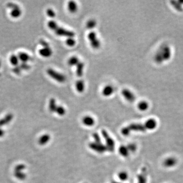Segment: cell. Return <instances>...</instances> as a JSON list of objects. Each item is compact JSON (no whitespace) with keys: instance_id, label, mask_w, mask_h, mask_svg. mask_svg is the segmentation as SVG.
I'll return each mask as SVG.
<instances>
[{"instance_id":"cell-1","label":"cell","mask_w":183,"mask_h":183,"mask_svg":"<svg viewBox=\"0 0 183 183\" xmlns=\"http://www.w3.org/2000/svg\"><path fill=\"white\" fill-rule=\"evenodd\" d=\"M145 125L140 124H132L127 127L123 128L122 130L123 135L127 136L132 131H133L144 132L147 130Z\"/></svg>"},{"instance_id":"cell-2","label":"cell","mask_w":183,"mask_h":183,"mask_svg":"<svg viewBox=\"0 0 183 183\" xmlns=\"http://www.w3.org/2000/svg\"><path fill=\"white\" fill-rule=\"evenodd\" d=\"M46 72L51 78H53V80L58 83H64L66 81V76L62 73L57 71L53 69H48L46 71Z\"/></svg>"},{"instance_id":"cell-3","label":"cell","mask_w":183,"mask_h":183,"mask_svg":"<svg viewBox=\"0 0 183 183\" xmlns=\"http://www.w3.org/2000/svg\"><path fill=\"white\" fill-rule=\"evenodd\" d=\"M88 39L89 41L91 47L95 49H98L101 46V42L98 39L97 34L95 32L92 31L88 35Z\"/></svg>"},{"instance_id":"cell-4","label":"cell","mask_w":183,"mask_h":183,"mask_svg":"<svg viewBox=\"0 0 183 183\" xmlns=\"http://www.w3.org/2000/svg\"><path fill=\"white\" fill-rule=\"evenodd\" d=\"M53 31H54L56 35L59 36L66 37L67 38L74 37L75 36L74 32L62 27H59L58 25L56 27Z\"/></svg>"},{"instance_id":"cell-5","label":"cell","mask_w":183,"mask_h":183,"mask_svg":"<svg viewBox=\"0 0 183 183\" xmlns=\"http://www.w3.org/2000/svg\"><path fill=\"white\" fill-rule=\"evenodd\" d=\"M102 134L104 138L105 139L106 142V148L110 152H112L115 149V141L113 140L109 136V135L107 133V132L104 130L102 131Z\"/></svg>"},{"instance_id":"cell-6","label":"cell","mask_w":183,"mask_h":183,"mask_svg":"<svg viewBox=\"0 0 183 183\" xmlns=\"http://www.w3.org/2000/svg\"><path fill=\"white\" fill-rule=\"evenodd\" d=\"M122 95L129 102H133L135 100V96L134 93L128 89H124L122 90Z\"/></svg>"},{"instance_id":"cell-7","label":"cell","mask_w":183,"mask_h":183,"mask_svg":"<svg viewBox=\"0 0 183 183\" xmlns=\"http://www.w3.org/2000/svg\"><path fill=\"white\" fill-rule=\"evenodd\" d=\"M39 53L41 56L44 57H49L52 56L53 53V52L52 48L49 47L42 48L41 49L39 50Z\"/></svg>"},{"instance_id":"cell-8","label":"cell","mask_w":183,"mask_h":183,"mask_svg":"<svg viewBox=\"0 0 183 183\" xmlns=\"http://www.w3.org/2000/svg\"><path fill=\"white\" fill-rule=\"evenodd\" d=\"M115 91L113 87L111 85H106L102 89V94L103 96L108 97L111 96Z\"/></svg>"},{"instance_id":"cell-9","label":"cell","mask_w":183,"mask_h":183,"mask_svg":"<svg viewBox=\"0 0 183 183\" xmlns=\"http://www.w3.org/2000/svg\"><path fill=\"white\" fill-rule=\"evenodd\" d=\"M67 9L70 13H75L78 10V5L77 3L73 1L68 2L67 4Z\"/></svg>"},{"instance_id":"cell-10","label":"cell","mask_w":183,"mask_h":183,"mask_svg":"<svg viewBox=\"0 0 183 183\" xmlns=\"http://www.w3.org/2000/svg\"><path fill=\"white\" fill-rule=\"evenodd\" d=\"M76 74L78 77H81L84 74L85 64L83 62H80V63L75 66Z\"/></svg>"},{"instance_id":"cell-11","label":"cell","mask_w":183,"mask_h":183,"mask_svg":"<svg viewBox=\"0 0 183 183\" xmlns=\"http://www.w3.org/2000/svg\"><path fill=\"white\" fill-rule=\"evenodd\" d=\"M177 160L174 157H169L167 158L164 161V165L167 167H172L176 165Z\"/></svg>"},{"instance_id":"cell-12","label":"cell","mask_w":183,"mask_h":183,"mask_svg":"<svg viewBox=\"0 0 183 183\" xmlns=\"http://www.w3.org/2000/svg\"><path fill=\"white\" fill-rule=\"evenodd\" d=\"M83 123L85 126L91 127L95 124V120L92 117L86 116L83 117Z\"/></svg>"},{"instance_id":"cell-13","label":"cell","mask_w":183,"mask_h":183,"mask_svg":"<svg viewBox=\"0 0 183 183\" xmlns=\"http://www.w3.org/2000/svg\"><path fill=\"white\" fill-rule=\"evenodd\" d=\"M156 121L154 119H149L147 122L144 123L147 130H153L157 127Z\"/></svg>"},{"instance_id":"cell-14","label":"cell","mask_w":183,"mask_h":183,"mask_svg":"<svg viewBox=\"0 0 183 183\" xmlns=\"http://www.w3.org/2000/svg\"><path fill=\"white\" fill-rule=\"evenodd\" d=\"M75 88L76 91L80 93L84 92L85 89V84L83 80H78L75 83Z\"/></svg>"},{"instance_id":"cell-15","label":"cell","mask_w":183,"mask_h":183,"mask_svg":"<svg viewBox=\"0 0 183 183\" xmlns=\"http://www.w3.org/2000/svg\"><path fill=\"white\" fill-rule=\"evenodd\" d=\"M147 172L145 168H143L141 173L138 176V183H147Z\"/></svg>"},{"instance_id":"cell-16","label":"cell","mask_w":183,"mask_h":183,"mask_svg":"<svg viewBox=\"0 0 183 183\" xmlns=\"http://www.w3.org/2000/svg\"><path fill=\"white\" fill-rule=\"evenodd\" d=\"M17 57L19 60L22 62V63H27V62L31 60V57L28 55V53L24 52L19 53Z\"/></svg>"},{"instance_id":"cell-17","label":"cell","mask_w":183,"mask_h":183,"mask_svg":"<svg viewBox=\"0 0 183 183\" xmlns=\"http://www.w3.org/2000/svg\"><path fill=\"white\" fill-rule=\"evenodd\" d=\"M80 59L76 56H72L68 59L67 63L69 66H76L80 63Z\"/></svg>"},{"instance_id":"cell-18","label":"cell","mask_w":183,"mask_h":183,"mask_svg":"<svg viewBox=\"0 0 183 183\" xmlns=\"http://www.w3.org/2000/svg\"><path fill=\"white\" fill-rule=\"evenodd\" d=\"M22 14V11L20 7L16 8L13 9L11 10L10 15L13 18H17L20 17Z\"/></svg>"},{"instance_id":"cell-19","label":"cell","mask_w":183,"mask_h":183,"mask_svg":"<svg viewBox=\"0 0 183 183\" xmlns=\"http://www.w3.org/2000/svg\"><path fill=\"white\" fill-rule=\"evenodd\" d=\"M129 151L128 149L127 146H124V145H122L119 148V153L121 154V155L122 156L124 157H127L129 155Z\"/></svg>"},{"instance_id":"cell-20","label":"cell","mask_w":183,"mask_h":183,"mask_svg":"<svg viewBox=\"0 0 183 183\" xmlns=\"http://www.w3.org/2000/svg\"><path fill=\"white\" fill-rule=\"evenodd\" d=\"M57 106V105L56 104V100L54 98L50 99L49 102V111L51 112H55Z\"/></svg>"},{"instance_id":"cell-21","label":"cell","mask_w":183,"mask_h":183,"mask_svg":"<svg viewBox=\"0 0 183 183\" xmlns=\"http://www.w3.org/2000/svg\"><path fill=\"white\" fill-rule=\"evenodd\" d=\"M138 108L140 109V111H147L149 108V104L148 102L144 101H142L138 104L137 105Z\"/></svg>"},{"instance_id":"cell-22","label":"cell","mask_w":183,"mask_h":183,"mask_svg":"<svg viewBox=\"0 0 183 183\" xmlns=\"http://www.w3.org/2000/svg\"><path fill=\"white\" fill-rule=\"evenodd\" d=\"M97 25V21L94 19H90L86 23V27L89 30L93 29Z\"/></svg>"},{"instance_id":"cell-23","label":"cell","mask_w":183,"mask_h":183,"mask_svg":"<svg viewBox=\"0 0 183 183\" xmlns=\"http://www.w3.org/2000/svg\"><path fill=\"white\" fill-rule=\"evenodd\" d=\"M55 112L57 113V115H59V116H63L64 115H65V113H66V109L63 106L57 105Z\"/></svg>"},{"instance_id":"cell-24","label":"cell","mask_w":183,"mask_h":183,"mask_svg":"<svg viewBox=\"0 0 183 183\" xmlns=\"http://www.w3.org/2000/svg\"><path fill=\"white\" fill-rule=\"evenodd\" d=\"M19 59L18 57L16 55H11L10 57V62L11 64L14 66H18L19 63Z\"/></svg>"},{"instance_id":"cell-25","label":"cell","mask_w":183,"mask_h":183,"mask_svg":"<svg viewBox=\"0 0 183 183\" xmlns=\"http://www.w3.org/2000/svg\"><path fill=\"white\" fill-rule=\"evenodd\" d=\"M66 44L67 46L69 47H73L76 44L75 40L74 39V37L67 38L66 40Z\"/></svg>"},{"instance_id":"cell-26","label":"cell","mask_w":183,"mask_h":183,"mask_svg":"<svg viewBox=\"0 0 183 183\" xmlns=\"http://www.w3.org/2000/svg\"><path fill=\"white\" fill-rule=\"evenodd\" d=\"M119 178L121 180L125 181L127 180L128 178V175L127 172H121L119 174Z\"/></svg>"},{"instance_id":"cell-27","label":"cell","mask_w":183,"mask_h":183,"mask_svg":"<svg viewBox=\"0 0 183 183\" xmlns=\"http://www.w3.org/2000/svg\"><path fill=\"white\" fill-rule=\"evenodd\" d=\"M57 25H58L57 24V22L53 21H50L48 22V27L52 31H53Z\"/></svg>"},{"instance_id":"cell-28","label":"cell","mask_w":183,"mask_h":183,"mask_svg":"<svg viewBox=\"0 0 183 183\" xmlns=\"http://www.w3.org/2000/svg\"><path fill=\"white\" fill-rule=\"evenodd\" d=\"M46 14L50 18H55L56 16L55 11L52 8H48L46 10Z\"/></svg>"},{"instance_id":"cell-29","label":"cell","mask_w":183,"mask_h":183,"mask_svg":"<svg viewBox=\"0 0 183 183\" xmlns=\"http://www.w3.org/2000/svg\"><path fill=\"white\" fill-rule=\"evenodd\" d=\"M127 147L129 151L130 152H134L136 150V145L133 144H129Z\"/></svg>"},{"instance_id":"cell-30","label":"cell","mask_w":183,"mask_h":183,"mask_svg":"<svg viewBox=\"0 0 183 183\" xmlns=\"http://www.w3.org/2000/svg\"><path fill=\"white\" fill-rule=\"evenodd\" d=\"M20 67H21V70H29L30 68V66L29 65H28L27 63H21Z\"/></svg>"},{"instance_id":"cell-31","label":"cell","mask_w":183,"mask_h":183,"mask_svg":"<svg viewBox=\"0 0 183 183\" xmlns=\"http://www.w3.org/2000/svg\"><path fill=\"white\" fill-rule=\"evenodd\" d=\"M39 43L42 46V48H46V47H49L50 46L49 43L43 39L40 40Z\"/></svg>"},{"instance_id":"cell-32","label":"cell","mask_w":183,"mask_h":183,"mask_svg":"<svg viewBox=\"0 0 183 183\" xmlns=\"http://www.w3.org/2000/svg\"><path fill=\"white\" fill-rule=\"evenodd\" d=\"M49 136L48 135H45L43 137H42V139L41 140H40V142L41 144H46L47 142H48V140H49Z\"/></svg>"},{"instance_id":"cell-33","label":"cell","mask_w":183,"mask_h":183,"mask_svg":"<svg viewBox=\"0 0 183 183\" xmlns=\"http://www.w3.org/2000/svg\"><path fill=\"white\" fill-rule=\"evenodd\" d=\"M21 67L19 66H15L14 68L13 69V72L17 75H19L21 73Z\"/></svg>"},{"instance_id":"cell-34","label":"cell","mask_w":183,"mask_h":183,"mask_svg":"<svg viewBox=\"0 0 183 183\" xmlns=\"http://www.w3.org/2000/svg\"><path fill=\"white\" fill-rule=\"evenodd\" d=\"M7 7L11 9H13L14 8H18L19 7L18 5H17V4H14V3H8L7 4Z\"/></svg>"},{"instance_id":"cell-35","label":"cell","mask_w":183,"mask_h":183,"mask_svg":"<svg viewBox=\"0 0 183 183\" xmlns=\"http://www.w3.org/2000/svg\"><path fill=\"white\" fill-rule=\"evenodd\" d=\"M117 183V182H113V183Z\"/></svg>"},{"instance_id":"cell-36","label":"cell","mask_w":183,"mask_h":183,"mask_svg":"<svg viewBox=\"0 0 183 183\" xmlns=\"http://www.w3.org/2000/svg\"><path fill=\"white\" fill-rule=\"evenodd\" d=\"M1 62H0V67H1Z\"/></svg>"}]
</instances>
